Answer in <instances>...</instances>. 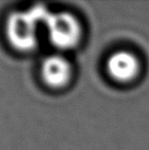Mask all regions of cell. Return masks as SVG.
<instances>
[{"instance_id":"cell-1","label":"cell","mask_w":149,"mask_h":150,"mask_svg":"<svg viewBox=\"0 0 149 150\" xmlns=\"http://www.w3.org/2000/svg\"><path fill=\"white\" fill-rule=\"evenodd\" d=\"M41 24L31 11H13L6 23V34L10 44L18 50L29 52L37 45V28Z\"/></svg>"},{"instance_id":"cell-2","label":"cell","mask_w":149,"mask_h":150,"mask_svg":"<svg viewBox=\"0 0 149 150\" xmlns=\"http://www.w3.org/2000/svg\"><path fill=\"white\" fill-rule=\"evenodd\" d=\"M45 26L50 43L59 50H70L78 45L81 40V24L69 12H50Z\"/></svg>"},{"instance_id":"cell-3","label":"cell","mask_w":149,"mask_h":150,"mask_svg":"<svg viewBox=\"0 0 149 150\" xmlns=\"http://www.w3.org/2000/svg\"><path fill=\"white\" fill-rule=\"evenodd\" d=\"M42 79L53 89H62L70 82L72 66L62 55H50L44 59L41 67Z\"/></svg>"},{"instance_id":"cell-4","label":"cell","mask_w":149,"mask_h":150,"mask_svg":"<svg viewBox=\"0 0 149 150\" xmlns=\"http://www.w3.org/2000/svg\"><path fill=\"white\" fill-rule=\"evenodd\" d=\"M106 70L113 80L125 83L137 77L139 72V63L134 54L126 50H120L108 58Z\"/></svg>"}]
</instances>
